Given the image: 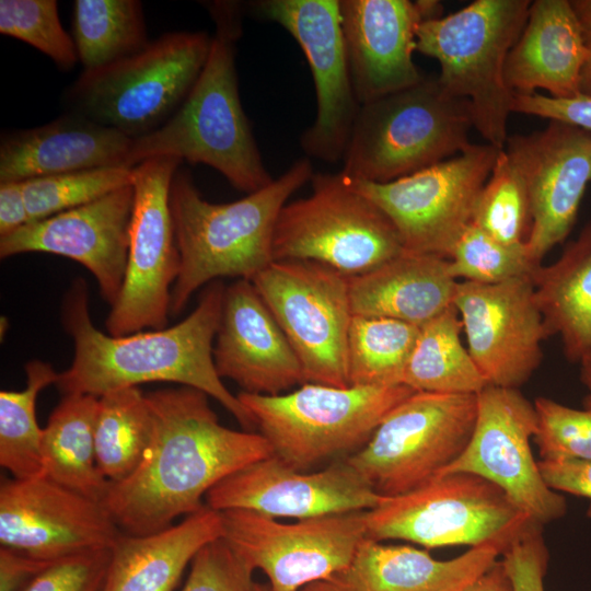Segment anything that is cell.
Listing matches in <instances>:
<instances>
[{
    "label": "cell",
    "mask_w": 591,
    "mask_h": 591,
    "mask_svg": "<svg viewBox=\"0 0 591 591\" xmlns=\"http://www.w3.org/2000/svg\"><path fill=\"white\" fill-rule=\"evenodd\" d=\"M208 395L189 386L146 394L151 439L138 467L111 483L104 506L124 534L149 535L199 511L202 498L241 468L274 455L266 438L220 424Z\"/></svg>",
    "instance_id": "1"
},
{
    "label": "cell",
    "mask_w": 591,
    "mask_h": 591,
    "mask_svg": "<svg viewBox=\"0 0 591 591\" xmlns=\"http://www.w3.org/2000/svg\"><path fill=\"white\" fill-rule=\"evenodd\" d=\"M224 292L220 280L212 281L193 312L176 325L114 337L94 326L85 281L77 279L62 304V323L73 340L74 356L56 385L65 395L100 397L142 383H179L215 398L244 430L253 431L252 415L224 386L213 362Z\"/></svg>",
    "instance_id": "2"
},
{
    "label": "cell",
    "mask_w": 591,
    "mask_h": 591,
    "mask_svg": "<svg viewBox=\"0 0 591 591\" xmlns=\"http://www.w3.org/2000/svg\"><path fill=\"white\" fill-rule=\"evenodd\" d=\"M207 8L216 32L199 77L163 125L132 139L127 166L155 157H175L215 169L247 195L274 178L264 165L239 93L235 53L243 5L213 1Z\"/></svg>",
    "instance_id": "3"
},
{
    "label": "cell",
    "mask_w": 591,
    "mask_h": 591,
    "mask_svg": "<svg viewBox=\"0 0 591 591\" xmlns=\"http://www.w3.org/2000/svg\"><path fill=\"white\" fill-rule=\"evenodd\" d=\"M308 158L297 160L266 187L227 204L206 200L189 173L178 169L170 207L179 252V273L171 293L177 315L194 292L223 277L253 280L274 262L278 215L288 198L313 177Z\"/></svg>",
    "instance_id": "4"
},
{
    "label": "cell",
    "mask_w": 591,
    "mask_h": 591,
    "mask_svg": "<svg viewBox=\"0 0 591 591\" xmlns=\"http://www.w3.org/2000/svg\"><path fill=\"white\" fill-rule=\"evenodd\" d=\"M470 104L438 77L360 105L340 173L386 183L455 157L472 143Z\"/></svg>",
    "instance_id": "5"
},
{
    "label": "cell",
    "mask_w": 591,
    "mask_h": 591,
    "mask_svg": "<svg viewBox=\"0 0 591 591\" xmlns=\"http://www.w3.org/2000/svg\"><path fill=\"white\" fill-rule=\"evenodd\" d=\"M530 0H476L419 24L416 51L440 65L441 84L470 104L473 127L503 149L513 93L506 83L507 57L528 19Z\"/></svg>",
    "instance_id": "6"
},
{
    "label": "cell",
    "mask_w": 591,
    "mask_h": 591,
    "mask_svg": "<svg viewBox=\"0 0 591 591\" xmlns=\"http://www.w3.org/2000/svg\"><path fill=\"white\" fill-rule=\"evenodd\" d=\"M414 392L404 384L337 387L304 383L279 395L241 391L236 396L274 455L306 472L359 451L389 412Z\"/></svg>",
    "instance_id": "7"
},
{
    "label": "cell",
    "mask_w": 591,
    "mask_h": 591,
    "mask_svg": "<svg viewBox=\"0 0 591 591\" xmlns=\"http://www.w3.org/2000/svg\"><path fill=\"white\" fill-rule=\"evenodd\" d=\"M211 40L204 31L167 32L123 60L83 71L67 92L70 112L131 139L153 131L188 95Z\"/></svg>",
    "instance_id": "8"
},
{
    "label": "cell",
    "mask_w": 591,
    "mask_h": 591,
    "mask_svg": "<svg viewBox=\"0 0 591 591\" xmlns=\"http://www.w3.org/2000/svg\"><path fill=\"white\" fill-rule=\"evenodd\" d=\"M366 537L427 548L496 545L502 552L534 525L491 482L470 473L437 475L363 511Z\"/></svg>",
    "instance_id": "9"
},
{
    "label": "cell",
    "mask_w": 591,
    "mask_h": 591,
    "mask_svg": "<svg viewBox=\"0 0 591 591\" xmlns=\"http://www.w3.org/2000/svg\"><path fill=\"white\" fill-rule=\"evenodd\" d=\"M312 192L287 202L274 231V260H310L348 277L403 253L389 217L339 172L316 173Z\"/></svg>",
    "instance_id": "10"
},
{
    "label": "cell",
    "mask_w": 591,
    "mask_h": 591,
    "mask_svg": "<svg viewBox=\"0 0 591 591\" xmlns=\"http://www.w3.org/2000/svg\"><path fill=\"white\" fill-rule=\"evenodd\" d=\"M476 416L477 394L414 392L346 460L381 497L410 491L464 451Z\"/></svg>",
    "instance_id": "11"
},
{
    "label": "cell",
    "mask_w": 591,
    "mask_h": 591,
    "mask_svg": "<svg viewBox=\"0 0 591 591\" xmlns=\"http://www.w3.org/2000/svg\"><path fill=\"white\" fill-rule=\"evenodd\" d=\"M182 162L175 157H155L132 167L128 263L121 291L105 323L111 336L162 329L167 324L181 264L170 192Z\"/></svg>",
    "instance_id": "12"
},
{
    "label": "cell",
    "mask_w": 591,
    "mask_h": 591,
    "mask_svg": "<svg viewBox=\"0 0 591 591\" xmlns=\"http://www.w3.org/2000/svg\"><path fill=\"white\" fill-rule=\"evenodd\" d=\"M294 349L305 383L349 386L348 276L310 260H274L253 280Z\"/></svg>",
    "instance_id": "13"
},
{
    "label": "cell",
    "mask_w": 591,
    "mask_h": 591,
    "mask_svg": "<svg viewBox=\"0 0 591 591\" xmlns=\"http://www.w3.org/2000/svg\"><path fill=\"white\" fill-rule=\"evenodd\" d=\"M499 150L472 143L455 157L386 183L346 178L389 217L405 251L448 259L472 223Z\"/></svg>",
    "instance_id": "14"
},
{
    "label": "cell",
    "mask_w": 591,
    "mask_h": 591,
    "mask_svg": "<svg viewBox=\"0 0 591 591\" xmlns=\"http://www.w3.org/2000/svg\"><path fill=\"white\" fill-rule=\"evenodd\" d=\"M222 538L252 569H260L271 591H301L328 580L351 561L366 538L363 511L283 523L263 514L221 511Z\"/></svg>",
    "instance_id": "15"
},
{
    "label": "cell",
    "mask_w": 591,
    "mask_h": 591,
    "mask_svg": "<svg viewBox=\"0 0 591 591\" xmlns=\"http://www.w3.org/2000/svg\"><path fill=\"white\" fill-rule=\"evenodd\" d=\"M537 425L534 404L519 389L487 385L477 394L476 421L466 448L438 475L483 477L540 525L561 518L566 500L546 485L530 447Z\"/></svg>",
    "instance_id": "16"
},
{
    "label": "cell",
    "mask_w": 591,
    "mask_h": 591,
    "mask_svg": "<svg viewBox=\"0 0 591 591\" xmlns=\"http://www.w3.org/2000/svg\"><path fill=\"white\" fill-rule=\"evenodd\" d=\"M248 8L283 27L308 60L317 111L300 138L301 148L327 163L343 160L360 104L349 70L339 0H259Z\"/></svg>",
    "instance_id": "17"
},
{
    "label": "cell",
    "mask_w": 591,
    "mask_h": 591,
    "mask_svg": "<svg viewBox=\"0 0 591 591\" xmlns=\"http://www.w3.org/2000/svg\"><path fill=\"white\" fill-rule=\"evenodd\" d=\"M453 305L467 350L488 385L519 389L540 367L548 337L532 277L499 283L459 281Z\"/></svg>",
    "instance_id": "18"
},
{
    "label": "cell",
    "mask_w": 591,
    "mask_h": 591,
    "mask_svg": "<svg viewBox=\"0 0 591 591\" xmlns=\"http://www.w3.org/2000/svg\"><path fill=\"white\" fill-rule=\"evenodd\" d=\"M121 534L103 502L46 476L1 479V546L55 561L112 548Z\"/></svg>",
    "instance_id": "19"
},
{
    "label": "cell",
    "mask_w": 591,
    "mask_h": 591,
    "mask_svg": "<svg viewBox=\"0 0 591 591\" xmlns=\"http://www.w3.org/2000/svg\"><path fill=\"white\" fill-rule=\"evenodd\" d=\"M503 149L526 184L532 224L525 246L542 264L576 223L591 182V132L549 120L542 130L508 136Z\"/></svg>",
    "instance_id": "20"
},
{
    "label": "cell",
    "mask_w": 591,
    "mask_h": 591,
    "mask_svg": "<svg viewBox=\"0 0 591 591\" xmlns=\"http://www.w3.org/2000/svg\"><path fill=\"white\" fill-rule=\"evenodd\" d=\"M216 511L242 509L273 519H311L367 511L381 499L346 459L317 472L298 471L275 455L228 476L206 497Z\"/></svg>",
    "instance_id": "21"
},
{
    "label": "cell",
    "mask_w": 591,
    "mask_h": 591,
    "mask_svg": "<svg viewBox=\"0 0 591 591\" xmlns=\"http://www.w3.org/2000/svg\"><path fill=\"white\" fill-rule=\"evenodd\" d=\"M132 208L131 183L0 237V257L38 252L76 260L94 276L112 308L125 280Z\"/></svg>",
    "instance_id": "22"
},
{
    "label": "cell",
    "mask_w": 591,
    "mask_h": 591,
    "mask_svg": "<svg viewBox=\"0 0 591 591\" xmlns=\"http://www.w3.org/2000/svg\"><path fill=\"white\" fill-rule=\"evenodd\" d=\"M215 339L219 376L234 381L242 392L279 395L305 383L294 349L251 280L225 287Z\"/></svg>",
    "instance_id": "23"
},
{
    "label": "cell",
    "mask_w": 591,
    "mask_h": 591,
    "mask_svg": "<svg viewBox=\"0 0 591 591\" xmlns=\"http://www.w3.org/2000/svg\"><path fill=\"white\" fill-rule=\"evenodd\" d=\"M341 28L360 105L420 82L413 60L422 18L416 1L339 0Z\"/></svg>",
    "instance_id": "24"
},
{
    "label": "cell",
    "mask_w": 591,
    "mask_h": 591,
    "mask_svg": "<svg viewBox=\"0 0 591 591\" xmlns=\"http://www.w3.org/2000/svg\"><path fill=\"white\" fill-rule=\"evenodd\" d=\"M132 139L69 112L48 124L5 132L0 141V183L65 173L127 167Z\"/></svg>",
    "instance_id": "25"
},
{
    "label": "cell",
    "mask_w": 591,
    "mask_h": 591,
    "mask_svg": "<svg viewBox=\"0 0 591 591\" xmlns=\"http://www.w3.org/2000/svg\"><path fill=\"white\" fill-rule=\"evenodd\" d=\"M588 57L569 0H535L507 57L506 83L513 94L543 90L555 99L576 97Z\"/></svg>",
    "instance_id": "26"
},
{
    "label": "cell",
    "mask_w": 591,
    "mask_h": 591,
    "mask_svg": "<svg viewBox=\"0 0 591 591\" xmlns=\"http://www.w3.org/2000/svg\"><path fill=\"white\" fill-rule=\"evenodd\" d=\"M501 554L500 547L487 544L438 560L409 545H385L366 537L349 565L323 582L331 591H462Z\"/></svg>",
    "instance_id": "27"
},
{
    "label": "cell",
    "mask_w": 591,
    "mask_h": 591,
    "mask_svg": "<svg viewBox=\"0 0 591 591\" xmlns=\"http://www.w3.org/2000/svg\"><path fill=\"white\" fill-rule=\"evenodd\" d=\"M457 282L447 258L404 251L368 273L348 277L352 315L421 326L453 304Z\"/></svg>",
    "instance_id": "28"
},
{
    "label": "cell",
    "mask_w": 591,
    "mask_h": 591,
    "mask_svg": "<svg viewBox=\"0 0 591 591\" xmlns=\"http://www.w3.org/2000/svg\"><path fill=\"white\" fill-rule=\"evenodd\" d=\"M222 534L221 512L206 505L161 532L123 533L112 547L104 591H172L195 555Z\"/></svg>",
    "instance_id": "29"
},
{
    "label": "cell",
    "mask_w": 591,
    "mask_h": 591,
    "mask_svg": "<svg viewBox=\"0 0 591 591\" xmlns=\"http://www.w3.org/2000/svg\"><path fill=\"white\" fill-rule=\"evenodd\" d=\"M532 281L548 337L559 336L566 358L579 362L591 351V220Z\"/></svg>",
    "instance_id": "30"
},
{
    "label": "cell",
    "mask_w": 591,
    "mask_h": 591,
    "mask_svg": "<svg viewBox=\"0 0 591 591\" xmlns=\"http://www.w3.org/2000/svg\"><path fill=\"white\" fill-rule=\"evenodd\" d=\"M99 397L65 395L50 414L42 436L44 476L93 500L103 502L109 480L95 456Z\"/></svg>",
    "instance_id": "31"
},
{
    "label": "cell",
    "mask_w": 591,
    "mask_h": 591,
    "mask_svg": "<svg viewBox=\"0 0 591 591\" xmlns=\"http://www.w3.org/2000/svg\"><path fill=\"white\" fill-rule=\"evenodd\" d=\"M460 315L452 304L421 326L402 384L415 392L478 394L488 384L461 340Z\"/></svg>",
    "instance_id": "32"
},
{
    "label": "cell",
    "mask_w": 591,
    "mask_h": 591,
    "mask_svg": "<svg viewBox=\"0 0 591 591\" xmlns=\"http://www.w3.org/2000/svg\"><path fill=\"white\" fill-rule=\"evenodd\" d=\"M71 37L83 71L123 60L150 42L138 0H76Z\"/></svg>",
    "instance_id": "33"
},
{
    "label": "cell",
    "mask_w": 591,
    "mask_h": 591,
    "mask_svg": "<svg viewBox=\"0 0 591 591\" xmlns=\"http://www.w3.org/2000/svg\"><path fill=\"white\" fill-rule=\"evenodd\" d=\"M151 415L146 394L138 386L99 397L95 420V456L111 483L128 477L140 464L151 439Z\"/></svg>",
    "instance_id": "34"
},
{
    "label": "cell",
    "mask_w": 591,
    "mask_h": 591,
    "mask_svg": "<svg viewBox=\"0 0 591 591\" xmlns=\"http://www.w3.org/2000/svg\"><path fill=\"white\" fill-rule=\"evenodd\" d=\"M419 326L374 316L352 315L347 338L349 386L402 384Z\"/></svg>",
    "instance_id": "35"
},
{
    "label": "cell",
    "mask_w": 591,
    "mask_h": 591,
    "mask_svg": "<svg viewBox=\"0 0 591 591\" xmlns=\"http://www.w3.org/2000/svg\"><path fill=\"white\" fill-rule=\"evenodd\" d=\"M25 372L24 390L0 392V465L18 479L44 476L43 429L36 421L35 404L39 392L59 378L51 364L40 360L27 362Z\"/></svg>",
    "instance_id": "36"
},
{
    "label": "cell",
    "mask_w": 591,
    "mask_h": 591,
    "mask_svg": "<svg viewBox=\"0 0 591 591\" xmlns=\"http://www.w3.org/2000/svg\"><path fill=\"white\" fill-rule=\"evenodd\" d=\"M472 223L509 245L523 244L529 237L532 217L528 187L505 149L499 150L477 197Z\"/></svg>",
    "instance_id": "37"
},
{
    "label": "cell",
    "mask_w": 591,
    "mask_h": 591,
    "mask_svg": "<svg viewBox=\"0 0 591 591\" xmlns=\"http://www.w3.org/2000/svg\"><path fill=\"white\" fill-rule=\"evenodd\" d=\"M448 260L455 280L486 285L532 277L542 265L531 258L525 243H502L473 223L460 235Z\"/></svg>",
    "instance_id": "38"
},
{
    "label": "cell",
    "mask_w": 591,
    "mask_h": 591,
    "mask_svg": "<svg viewBox=\"0 0 591 591\" xmlns=\"http://www.w3.org/2000/svg\"><path fill=\"white\" fill-rule=\"evenodd\" d=\"M132 183V169L102 167L22 182L30 222L86 205Z\"/></svg>",
    "instance_id": "39"
},
{
    "label": "cell",
    "mask_w": 591,
    "mask_h": 591,
    "mask_svg": "<svg viewBox=\"0 0 591 591\" xmlns=\"http://www.w3.org/2000/svg\"><path fill=\"white\" fill-rule=\"evenodd\" d=\"M0 33L33 46L62 71L71 70L79 61L55 0H1Z\"/></svg>",
    "instance_id": "40"
},
{
    "label": "cell",
    "mask_w": 591,
    "mask_h": 591,
    "mask_svg": "<svg viewBox=\"0 0 591 591\" xmlns=\"http://www.w3.org/2000/svg\"><path fill=\"white\" fill-rule=\"evenodd\" d=\"M534 442L542 460H591V407L582 409L537 397Z\"/></svg>",
    "instance_id": "41"
},
{
    "label": "cell",
    "mask_w": 591,
    "mask_h": 591,
    "mask_svg": "<svg viewBox=\"0 0 591 591\" xmlns=\"http://www.w3.org/2000/svg\"><path fill=\"white\" fill-rule=\"evenodd\" d=\"M253 572L221 537L195 555L182 591H251Z\"/></svg>",
    "instance_id": "42"
},
{
    "label": "cell",
    "mask_w": 591,
    "mask_h": 591,
    "mask_svg": "<svg viewBox=\"0 0 591 591\" xmlns=\"http://www.w3.org/2000/svg\"><path fill=\"white\" fill-rule=\"evenodd\" d=\"M111 555L103 548L56 560L22 591H104Z\"/></svg>",
    "instance_id": "43"
},
{
    "label": "cell",
    "mask_w": 591,
    "mask_h": 591,
    "mask_svg": "<svg viewBox=\"0 0 591 591\" xmlns=\"http://www.w3.org/2000/svg\"><path fill=\"white\" fill-rule=\"evenodd\" d=\"M501 556L513 591H544L548 552L542 536V525H534L513 541Z\"/></svg>",
    "instance_id": "44"
},
{
    "label": "cell",
    "mask_w": 591,
    "mask_h": 591,
    "mask_svg": "<svg viewBox=\"0 0 591 591\" xmlns=\"http://www.w3.org/2000/svg\"><path fill=\"white\" fill-rule=\"evenodd\" d=\"M511 111L570 124L591 132V96L583 94L571 99H555L537 92L513 94Z\"/></svg>",
    "instance_id": "45"
},
{
    "label": "cell",
    "mask_w": 591,
    "mask_h": 591,
    "mask_svg": "<svg viewBox=\"0 0 591 591\" xmlns=\"http://www.w3.org/2000/svg\"><path fill=\"white\" fill-rule=\"evenodd\" d=\"M537 464L551 489L591 499V460H541Z\"/></svg>",
    "instance_id": "46"
},
{
    "label": "cell",
    "mask_w": 591,
    "mask_h": 591,
    "mask_svg": "<svg viewBox=\"0 0 591 591\" xmlns=\"http://www.w3.org/2000/svg\"><path fill=\"white\" fill-rule=\"evenodd\" d=\"M53 563L10 547L1 546L0 591H22Z\"/></svg>",
    "instance_id": "47"
},
{
    "label": "cell",
    "mask_w": 591,
    "mask_h": 591,
    "mask_svg": "<svg viewBox=\"0 0 591 591\" xmlns=\"http://www.w3.org/2000/svg\"><path fill=\"white\" fill-rule=\"evenodd\" d=\"M30 222L22 182L0 183V237Z\"/></svg>",
    "instance_id": "48"
},
{
    "label": "cell",
    "mask_w": 591,
    "mask_h": 591,
    "mask_svg": "<svg viewBox=\"0 0 591 591\" xmlns=\"http://www.w3.org/2000/svg\"><path fill=\"white\" fill-rule=\"evenodd\" d=\"M462 591H513V588L501 560H497Z\"/></svg>",
    "instance_id": "49"
},
{
    "label": "cell",
    "mask_w": 591,
    "mask_h": 591,
    "mask_svg": "<svg viewBox=\"0 0 591 591\" xmlns=\"http://www.w3.org/2000/svg\"><path fill=\"white\" fill-rule=\"evenodd\" d=\"M582 35L591 44V0H569Z\"/></svg>",
    "instance_id": "50"
},
{
    "label": "cell",
    "mask_w": 591,
    "mask_h": 591,
    "mask_svg": "<svg viewBox=\"0 0 591 591\" xmlns=\"http://www.w3.org/2000/svg\"><path fill=\"white\" fill-rule=\"evenodd\" d=\"M579 364L580 381L587 391L583 398V407H591V351L579 361Z\"/></svg>",
    "instance_id": "51"
},
{
    "label": "cell",
    "mask_w": 591,
    "mask_h": 591,
    "mask_svg": "<svg viewBox=\"0 0 591 591\" xmlns=\"http://www.w3.org/2000/svg\"><path fill=\"white\" fill-rule=\"evenodd\" d=\"M580 94L591 96V44L589 45V57L581 74Z\"/></svg>",
    "instance_id": "52"
},
{
    "label": "cell",
    "mask_w": 591,
    "mask_h": 591,
    "mask_svg": "<svg viewBox=\"0 0 591 591\" xmlns=\"http://www.w3.org/2000/svg\"><path fill=\"white\" fill-rule=\"evenodd\" d=\"M301 591H331L325 582H314L304 587Z\"/></svg>",
    "instance_id": "53"
},
{
    "label": "cell",
    "mask_w": 591,
    "mask_h": 591,
    "mask_svg": "<svg viewBox=\"0 0 591 591\" xmlns=\"http://www.w3.org/2000/svg\"><path fill=\"white\" fill-rule=\"evenodd\" d=\"M251 591H271L268 584L254 582Z\"/></svg>",
    "instance_id": "54"
}]
</instances>
